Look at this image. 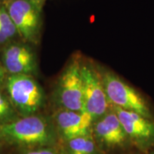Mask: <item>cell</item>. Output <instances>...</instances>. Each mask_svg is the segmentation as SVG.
<instances>
[{
    "instance_id": "obj_14",
    "label": "cell",
    "mask_w": 154,
    "mask_h": 154,
    "mask_svg": "<svg viewBox=\"0 0 154 154\" xmlns=\"http://www.w3.org/2000/svg\"><path fill=\"white\" fill-rule=\"evenodd\" d=\"M22 154H59L57 152L51 149H39L27 151Z\"/></svg>"
},
{
    "instance_id": "obj_2",
    "label": "cell",
    "mask_w": 154,
    "mask_h": 154,
    "mask_svg": "<svg viewBox=\"0 0 154 154\" xmlns=\"http://www.w3.org/2000/svg\"><path fill=\"white\" fill-rule=\"evenodd\" d=\"M98 67L107 99L111 105L134 111L153 120L149 103L139 91L113 71L101 65H98Z\"/></svg>"
},
{
    "instance_id": "obj_15",
    "label": "cell",
    "mask_w": 154,
    "mask_h": 154,
    "mask_svg": "<svg viewBox=\"0 0 154 154\" xmlns=\"http://www.w3.org/2000/svg\"><path fill=\"white\" fill-rule=\"evenodd\" d=\"M5 69L4 68L2 63L0 61V87L4 85V84H5Z\"/></svg>"
},
{
    "instance_id": "obj_17",
    "label": "cell",
    "mask_w": 154,
    "mask_h": 154,
    "mask_svg": "<svg viewBox=\"0 0 154 154\" xmlns=\"http://www.w3.org/2000/svg\"><path fill=\"white\" fill-rule=\"evenodd\" d=\"M7 1H9V0H1L2 3V4H5V2H7Z\"/></svg>"
},
{
    "instance_id": "obj_6",
    "label": "cell",
    "mask_w": 154,
    "mask_h": 154,
    "mask_svg": "<svg viewBox=\"0 0 154 154\" xmlns=\"http://www.w3.org/2000/svg\"><path fill=\"white\" fill-rule=\"evenodd\" d=\"M82 59L80 54H75L57 80L54 96L58 104L62 109L83 111Z\"/></svg>"
},
{
    "instance_id": "obj_8",
    "label": "cell",
    "mask_w": 154,
    "mask_h": 154,
    "mask_svg": "<svg viewBox=\"0 0 154 154\" xmlns=\"http://www.w3.org/2000/svg\"><path fill=\"white\" fill-rule=\"evenodd\" d=\"M124 127L132 146L147 151L154 146V121L134 111L111 105Z\"/></svg>"
},
{
    "instance_id": "obj_9",
    "label": "cell",
    "mask_w": 154,
    "mask_h": 154,
    "mask_svg": "<svg viewBox=\"0 0 154 154\" xmlns=\"http://www.w3.org/2000/svg\"><path fill=\"white\" fill-rule=\"evenodd\" d=\"M31 44L24 41H12L4 46L1 62L9 74H35L37 61Z\"/></svg>"
},
{
    "instance_id": "obj_10",
    "label": "cell",
    "mask_w": 154,
    "mask_h": 154,
    "mask_svg": "<svg viewBox=\"0 0 154 154\" xmlns=\"http://www.w3.org/2000/svg\"><path fill=\"white\" fill-rule=\"evenodd\" d=\"M57 134L64 140L92 134L94 119L84 111L61 109L54 115Z\"/></svg>"
},
{
    "instance_id": "obj_18",
    "label": "cell",
    "mask_w": 154,
    "mask_h": 154,
    "mask_svg": "<svg viewBox=\"0 0 154 154\" xmlns=\"http://www.w3.org/2000/svg\"><path fill=\"white\" fill-rule=\"evenodd\" d=\"M0 4H2V2H1V0H0Z\"/></svg>"
},
{
    "instance_id": "obj_12",
    "label": "cell",
    "mask_w": 154,
    "mask_h": 154,
    "mask_svg": "<svg viewBox=\"0 0 154 154\" xmlns=\"http://www.w3.org/2000/svg\"><path fill=\"white\" fill-rule=\"evenodd\" d=\"M19 36L16 26L8 14L5 6L0 4V45H6Z\"/></svg>"
},
{
    "instance_id": "obj_7",
    "label": "cell",
    "mask_w": 154,
    "mask_h": 154,
    "mask_svg": "<svg viewBox=\"0 0 154 154\" xmlns=\"http://www.w3.org/2000/svg\"><path fill=\"white\" fill-rule=\"evenodd\" d=\"M92 135L102 151H113L132 146L116 113L111 108L94 121Z\"/></svg>"
},
{
    "instance_id": "obj_1",
    "label": "cell",
    "mask_w": 154,
    "mask_h": 154,
    "mask_svg": "<svg viewBox=\"0 0 154 154\" xmlns=\"http://www.w3.org/2000/svg\"><path fill=\"white\" fill-rule=\"evenodd\" d=\"M0 138L15 145L43 147L54 145L57 132L45 118L34 114L0 126Z\"/></svg>"
},
{
    "instance_id": "obj_3",
    "label": "cell",
    "mask_w": 154,
    "mask_h": 154,
    "mask_svg": "<svg viewBox=\"0 0 154 154\" xmlns=\"http://www.w3.org/2000/svg\"><path fill=\"white\" fill-rule=\"evenodd\" d=\"M5 85L7 96L22 117L34 115L43 106V88L31 75L9 74Z\"/></svg>"
},
{
    "instance_id": "obj_11",
    "label": "cell",
    "mask_w": 154,
    "mask_h": 154,
    "mask_svg": "<svg viewBox=\"0 0 154 154\" xmlns=\"http://www.w3.org/2000/svg\"><path fill=\"white\" fill-rule=\"evenodd\" d=\"M66 154H100L99 147L92 134L65 141Z\"/></svg>"
},
{
    "instance_id": "obj_16",
    "label": "cell",
    "mask_w": 154,
    "mask_h": 154,
    "mask_svg": "<svg viewBox=\"0 0 154 154\" xmlns=\"http://www.w3.org/2000/svg\"><path fill=\"white\" fill-rule=\"evenodd\" d=\"M34 1H35L36 2H37L40 6H42V7H43L44 4L45 3L46 0H34Z\"/></svg>"
},
{
    "instance_id": "obj_4",
    "label": "cell",
    "mask_w": 154,
    "mask_h": 154,
    "mask_svg": "<svg viewBox=\"0 0 154 154\" xmlns=\"http://www.w3.org/2000/svg\"><path fill=\"white\" fill-rule=\"evenodd\" d=\"M83 86V111L95 121L110 109L98 64L82 57L81 64Z\"/></svg>"
},
{
    "instance_id": "obj_5",
    "label": "cell",
    "mask_w": 154,
    "mask_h": 154,
    "mask_svg": "<svg viewBox=\"0 0 154 154\" xmlns=\"http://www.w3.org/2000/svg\"><path fill=\"white\" fill-rule=\"evenodd\" d=\"M19 36L24 42L37 44L41 36L42 7L34 0H9L3 4Z\"/></svg>"
},
{
    "instance_id": "obj_13",
    "label": "cell",
    "mask_w": 154,
    "mask_h": 154,
    "mask_svg": "<svg viewBox=\"0 0 154 154\" xmlns=\"http://www.w3.org/2000/svg\"><path fill=\"white\" fill-rule=\"evenodd\" d=\"M17 112L7 94L0 90V126L17 120Z\"/></svg>"
}]
</instances>
